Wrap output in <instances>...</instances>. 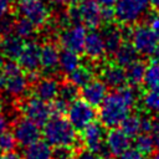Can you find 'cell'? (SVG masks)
<instances>
[{
	"instance_id": "cell-1",
	"label": "cell",
	"mask_w": 159,
	"mask_h": 159,
	"mask_svg": "<svg viewBox=\"0 0 159 159\" xmlns=\"http://www.w3.org/2000/svg\"><path fill=\"white\" fill-rule=\"evenodd\" d=\"M138 94L133 86H123L108 93L99 106L98 117L104 128H116L130 114L137 103Z\"/></svg>"
},
{
	"instance_id": "cell-2",
	"label": "cell",
	"mask_w": 159,
	"mask_h": 159,
	"mask_svg": "<svg viewBox=\"0 0 159 159\" xmlns=\"http://www.w3.org/2000/svg\"><path fill=\"white\" fill-rule=\"evenodd\" d=\"M41 134L43 135L45 142L51 147H75V144L77 143L76 129L71 125L67 118L60 114H53L50 117V119L43 124Z\"/></svg>"
},
{
	"instance_id": "cell-3",
	"label": "cell",
	"mask_w": 159,
	"mask_h": 159,
	"mask_svg": "<svg viewBox=\"0 0 159 159\" xmlns=\"http://www.w3.org/2000/svg\"><path fill=\"white\" fill-rule=\"evenodd\" d=\"M0 70L5 78L2 89L12 98L24 97L29 88V77L19 63L12 60H7L6 62H2Z\"/></svg>"
},
{
	"instance_id": "cell-4",
	"label": "cell",
	"mask_w": 159,
	"mask_h": 159,
	"mask_svg": "<svg viewBox=\"0 0 159 159\" xmlns=\"http://www.w3.org/2000/svg\"><path fill=\"white\" fill-rule=\"evenodd\" d=\"M149 0H118L113 6L114 20L124 26L137 24L148 12Z\"/></svg>"
},
{
	"instance_id": "cell-5",
	"label": "cell",
	"mask_w": 159,
	"mask_h": 159,
	"mask_svg": "<svg viewBox=\"0 0 159 159\" xmlns=\"http://www.w3.org/2000/svg\"><path fill=\"white\" fill-rule=\"evenodd\" d=\"M16 11L36 27L46 26L51 17V9L45 0H17Z\"/></svg>"
},
{
	"instance_id": "cell-6",
	"label": "cell",
	"mask_w": 159,
	"mask_h": 159,
	"mask_svg": "<svg viewBox=\"0 0 159 159\" xmlns=\"http://www.w3.org/2000/svg\"><path fill=\"white\" fill-rule=\"evenodd\" d=\"M67 119L76 130H82L97 118V111L93 106L83 99H76L68 104L66 111Z\"/></svg>"
},
{
	"instance_id": "cell-7",
	"label": "cell",
	"mask_w": 159,
	"mask_h": 159,
	"mask_svg": "<svg viewBox=\"0 0 159 159\" xmlns=\"http://www.w3.org/2000/svg\"><path fill=\"white\" fill-rule=\"evenodd\" d=\"M20 111L22 116L37 125H43L52 116V109L48 102H45L35 96L24 98L20 103Z\"/></svg>"
},
{
	"instance_id": "cell-8",
	"label": "cell",
	"mask_w": 159,
	"mask_h": 159,
	"mask_svg": "<svg viewBox=\"0 0 159 159\" xmlns=\"http://www.w3.org/2000/svg\"><path fill=\"white\" fill-rule=\"evenodd\" d=\"M130 43L142 56H152L155 46L158 45V40L152 32V30L145 24L134 25L133 29L129 31Z\"/></svg>"
},
{
	"instance_id": "cell-9",
	"label": "cell",
	"mask_w": 159,
	"mask_h": 159,
	"mask_svg": "<svg viewBox=\"0 0 159 159\" xmlns=\"http://www.w3.org/2000/svg\"><path fill=\"white\" fill-rule=\"evenodd\" d=\"M12 135L16 140V144L20 147H27L41 138V129L40 125L34 123L32 120L22 117L15 119L12 124Z\"/></svg>"
},
{
	"instance_id": "cell-10",
	"label": "cell",
	"mask_w": 159,
	"mask_h": 159,
	"mask_svg": "<svg viewBox=\"0 0 159 159\" xmlns=\"http://www.w3.org/2000/svg\"><path fill=\"white\" fill-rule=\"evenodd\" d=\"M86 35H87V29L84 25L72 24L61 31L58 40L63 48L81 53L83 51Z\"/></svg>"
},
{
	"instance_id": "cell-11",
	"label": "cell",
	"mask_w": 159,
	"mask_h": 159,
	"mask_svg": "<svg viewBox=\"0 0 159 159\" xmlns=\"http://www.w3.org/2000/svg\"><path fill=\"white\" fill-rule=\"evenodd\" d=\"M81 132H82L81 140L86 149L92 150V152L97 153L98 155L101 153H103V150L106 149V147H104L106 130H104V125L102 123H98L94 120L91 124H88L87 127H84Z\"/></svg>"
},
{
	"instance_id": "cell-12",
	"label": "cell",
	"mask_w": 159,
	"mask_h": 159,
	"mask_svg": "<svg viewBox=\"0 0 159 159\" xmlns=\"http://www.w3.org/2000/svg\"><path fill=\"white\" fill-rule=\"evenodd\" d=\"M40 52L41 45L37 41L29 40L24 43L22 51L17 57V63L24 72L29 75H36L40 70Z\"/></svg>"
},
{
	"instance_id": "cell-13",
	"label": "cell",
	"mask_w": 159,
	"mask_h": 159,
	"mask_svg": "<svg viewBox=\"0 0 159 159\" xmlns=\"http://www.w3.org/2000/svg\"><path fill=\"white\" fill-rule=\"evenodd\" d=\"M76 5L82 25L91 30L102 25V7L94 0H83Z\"/></svg>"
},
{
	"instance_id": "cell-14",
	"label": "cell",
	"mask_w": 159,
	"mask_h": 159,
	"mask_svg": "<svg viewBox=\"0 0 159 159\" xmlns=\"http://www.w3.org/2000/svg\"><path fill=\"white\" fill-rule=\"evenodd\" d=\"M104 147L112 155L119 157L130 147V137L127 135L120 128H109L104 137Z\"/></svg>"
},
{
	"instance_id": "cell-15",
	"label": "cell",
	"mask_w": 159,
	"mask_h": 159,
	"mask_svg": "<svg viewBox=\"0 0 159 159\" xmlns=\"http://www.w3.org/2000/svg\"><path fill=\"white\" fill-rule=\"evenodd\" d=\"M82 99L93 106L94 108L99 107L108 94V87L102 80H91L88 83L81 87Z\"/></svg>"
},
{
	"instance_id": "cell-16",
	"label": "cell",
	"mask_w": 159,
	"mask_h": 159,
	"mask_svg": "<svg viewBox=\"0 0 159 159\" xmlns=\"http://www.w3.org/2000/svg\"><path fill=\"white\" fill-rule=\"evenodd\" d=\"M82 52H84L86 57L91 61H98L103 58L107 52H106V46H104L102 32L97 31L96 29L87 31Z\"/></svg>"
},
{
	"instance_id": "cell-17",
	"label": "cell",
	"mask_w": 159,
	"mask_h": 159,
	"mask_svg": "<svg viewBox=\"0 0 159 159\" xmlns=\"http://www.w3.org/2000/svg\"><path fill=\"white\" fill-rule=\"evenodd\" d=\"M60 50L52 42H46L41 46L40 52V68L46 76H53L58 71Z\"/></svg>"
},
{
	"instance_id": "cell-18",
	"label": "cell",
	"mask_w": 159,
	"mask_h": 159,
	"mask_svg": "<svg viewBox=\"0 0 159 159\" xmlns=\"http://www.w3.org/2000/svg\"><path fill=\"white\" fill-rule=\"evenodd\" d=\"M101 80L106 83L108 88L118 89L127 83L124 67L117 63H107L101 70Z\"/></svg>"
},
{
	"instance_id": "cell-19",
	"label": "cell",
	"mask_w": 159,
	"mask_h": 159,
	"mask_svg": "<svg viewBox=\"0 0 159 159\" xmlns=\"http://www.w3.org/2000/svg\"><path fill=\"white\" fill-rule=\"evenodd\" d=\"M58 87H60V83L53 76H45L35 81L32 92L35 97L45 102H51L57 97Z\"/></svg>"
},
{
	"instance_id": "cell-20",
	"label": "cell",
	"mask_w": 159,
	"mask_h": 159,
	"mask_svg": "<svg viewBox=\"0 0 159 159\" xmlns=\"http://www.w3.org/2000/svg\"><path fill=\"white\" fill-rule=\"evenodd\" d=\"M24 43H25L24 40L16 34H12V32L6 34L1 36V40H0V53L7 60L15 61L17 60V57L22 51Z\"/></svg>"
},
{
	"instance_id": "cell-21",
	"label": "cell",
	"mask_w": 159,
	"mask_h": 159,
	"mask_svg": "<svg viewBox=\"0 0 159 159\" xmlns=\"http://www.w3.org/2000/svg\"><path fill=\"white\" fill-rule=\"evenodd\" d=\"M102 36H103V41L106 46V52L109 55H113L124 41L123 31L119 27L113 26L111 24L106 25V27L102 31Z\"/></svg>"
},
{
	"instance_id": "cell-22",
	"label": "cell",
	"mask_w": 159,
	"mask_h": 159,
	"mask_svg": "<svg viewBox=\"0 0 159 159\" xmlns=\"http://www.w3.org/2000/svg\"><path fill=\"white\" fill-rule=\"evenodd\" d=\"M24 159H52V148L42 140H37L25 147L22 153Z\"/></svg>"
},
{
	"instance_id": "cell-23",
	"label": "cell",
	"mask_w": 159,
	"mask_h": 159,
	"mask_svg": "<svg viewBox=\"0 0 159 159\" xmlns=\"http://www.w3.org/2000/svg\"><path fill=\"white\" fill-rule=\"evenodd\" d=\"M81 65V57L78 52L66 50L63 48L60 51V57H58V70L65 73L70 75L72 71H75L78 66Z\"/></svg>"
},
{
	"instance_id": "cell-24",
	"label": "cell",
	"mask_w": 159,
	"mask_h": 159,
	"mask_svg": "<svg viewBox=\"0 0 159 159\" xmlns=\"http://www.w3.org/2000/svg\"><path fill=\"white\" fill-rule=\"evenodd\" d=\"M113 58H114V63L122 67H127L128 65L138 60V52L135 51V48L130 42L123 41V43L113 53Z\"/></svg>"
},
{
	"instance_id": "cell-25",
	"label": "cell",
	"mask_w": 159,
	"mask_h": 159,
	"mask_svg": "<svg viewBox=\"0 0 159 159\" xmlns=\"http://www.w3.org/2000/svg\"><path fill=\"white\" fill-rule=\"evenodd\" d=\"M145 63L143 61L135 60L134 62H132L130 65H128L127 67H124L125 70V77H127V82L135 87L143 83L144 80V73H145Z\"/></svg>"
},
{
	"instance_id": "cell-26",
	"label": "cell",
	"mask_w": 159,
	"mask_h": 159,
	"mask_svg": "<svg viewBox=\"0 0 159 159\" xmlns=\"http://www.w3.org/2000/svg\"><path fill=\"white\" fill-rule=\"evenodd\" d=\"M93 76H94V72L91 66L80 65L75 71H72L68 75V81H71L77 87H82L86 83H88L91 80H93Z\"/></svg>"
},
{
	"instance_id": "cell-27",
	"label": "cell",
	"mask_w": 159,
	"mask_h": 159,
	"mask_svg": "<svg viewBox=\"0 0 159 159\" xmlns=\"http://www.w3.org/2000/svg\"><path fill=\"white\" fill-rule=\"evenodd\" d=\"M143 107L154 114H159V87H149L142 97Z\"/></svg>"
},
{
	"instance_id": "cell-28",
	"label": "cell",
	"mask_w": 159,
	"mask_h": 159,
	"mask_svg": "<svg viewBox=\"0 0 159 159\" xmlns=\"http://www.w3.org/2000/svg\"><path fill=\"white\" fill-rule=\"evenodd\" d=\"M14 34L20 36L22 40H31L36 32V26L25 17H19L14 24Z\"/></svg>"
},
{
	"instance_id": "cell-29",
	"label": "cell",
	"mask_w": 159,
	"mask_h": 159,
	"mask_svg": "<svg viewBox=\"0 0 159 159\" xmlns=\"http://www.w3.org/2000/svg\"><path fill=\"white\" fill-rule=\"evenodd\" d=\"M80 96V91L78 87L76 84H73L71 81H66L62 82L58 87V94L57 98L62 99L63 102H66L67 104L72 103L73 101H76Z\"/></svg>"
},
{
	"instance_id": "cell-30",
	"label": "cell",
	"mask_w": 159,
	"mask_h": 159,
	"mask_svg": "<svg viewBox=\"0 0 159 159\" xmlns=\"http://www.w3.org/2000/svg\"><path fill=\"white\" fill-rule=\"evenodd\" d=\"M119 125H120V129L127 135L133 138V137H135V135H138L140 133V116H138V114H128L122 120V123Z\"/></svg>"
},
{
	"instance_id": "cell-31",
	"label": "cell",
	"mask_w": 159,
	"mask_h": 159,
	"mask_svg": "<svg viewBox=\"0 0 159 159\" xmlns=\"http://www.w3.org/2000/svg\"><path fill=\"white\" fill-rule=\"evenodd\" d=\"M134 148L138 149L144 155L152 154L153 150L155 149V143H154V139L150 135V133H139L138 135H135Z\"/></svg>"
},
{
	"instance_id": "cell-32",
	"label": "cell",
	"mask_w": 159,
	"mask_h": 159,
	"mask_svg": "<svg viewBox=\"0 0 159 159\" xmlns=\"http://www.w3.org/2000/svg\"><path fill=\"white\" fill-rule=\"evenodd\" d=\"M143 83L149 87H159V62H150L145 66V73Z\"/></svg>"
},
{
	"instance_id": "cell-33",
	"label": "cell",
	"mask_w": 159,
	"mask_h": 159,
	"mask_svg": "<svg viewBox=\"0 0 159 159\" xmlns=\"http://www.w3.org/2000/svg\"><path fill=\"white\" fill-rule=\"evenodd\" d=\"M15 147H16V140L11 132L5 130L4 133L0 134V152L1 153L11 152L15 149Z\"/></svg>"
},
{
	"instance_id": "cell-34",
	"label": "cell",
	"mask_w": 159,
	"mask_h": 159,
	"mask_svg": "<svg viewBox=\"0 0 159 159\" xmlns=\"http://www.w3.org/2000/svg\"><path fill=\"white\" fill-rule=\"evenodd\" d=\"M75 148L71 145H60L53 147L52 149V159H70L73 157Z\"/></svg>"
},
{
	"instance_id": "cell-35",
	"label": "cell",
	"mask_w": 159,
	"mask_h": 159,
	"mask_svg": "<svg viewBox=\"0 0 159 159\" xmlns=\"http://www.w3.org/2000/svg\"><path fill=\"white\" fill-rule=\"evenodd\" d=\"M15 20L16 19L14 16H11L10 14H7L4 17L0 19V37L4 36V35H6V34L12 32Z\"/></svg>"
},
{
	"instance_id": "cell-36",
	"label": "cell",
	"mask_w": 159,
	"mask_h": 159,
	"mask_svg": "<svg viewBox=\"0 0 159 159\" xmlns=\"http://www.w3.org/2000/svg\"><path fill=\"white\" fill-rule=\"evenodd\" d=\"M119 159H145V155L142 154L138 149L129 147L127 150H124L119 155Z\"/></svg>"
},
{
	"instance_id": "cell-37",
	"label": "cell",
	"mask_w": 159,
	"mask_h": 159,
	"mask_svg": "<svg viewBox=\"0 0 159 159\" xmlns=\"http://www.w3.org/2000/svg\"><path fill=\"white\" fill-rule=\"evenodd\" d=\"M148 27L159 41V14H152L148 19Z\"/></svg>"
},
{
	"instance_id": "cell-38",
	"label": "cell",
	"mask_w": 159,
	"mask_h": 159,
	"mask_svg": "<svg viewBox=\"0 0 159 159\" xmlns=\"http://www.w3.org/2000/svg\"><path fill=\"white\" fill-rule=\"evenodd\" d=\"M154 127V120L147 116L140 117V133H150Z\"/></svg>"
},
{
	"instance_id": "cell-39",
	"label": "cell",
	"mask_w": 159,
	"mask_h": 159,
	"mask_svg": "<svg viewBox=\"0 0 159 159\" xmlns=\"http://www.w3.org/2000/svg\"><path fill=\"white\" fill-rule=\"evenodd\" d=\"M114 21L113 7H102V24H112Z\"/></svg>"
},
{
	"instance_id": "cell-40",
	"label": "cell",
	"mask_w": 159,
	"mask_h": 159,
	"mask_svg": "<svg viewBox=\"0 0 159 159\" xmlns=\"http://www.w3.org/2000/svg\"><path fill=\"white\" fill-rule=\"evenodd\" d=\"M11 7H12L11 0H0V19L4 17L5 15L10 14Z\"/></svg>"
},
{
	"instance_id": "cell-41",
	"label": "cell",
	"mask_w": 159,
	"mask_h": 159,
	"mask_svg": "<svg viewBox=\"0 0 159 159\" xmlns=\"http://www.w3.org/2000/svg\"><path fill=\"white\" fill-rule=\"evenodd\" d=\"M76 159H99V158H98L97 153H94L92 150H88V149H84V150H82L77 154Z\"/></svg>"
},
{
	"instance_id": "cell-42",
	"label": "cell",
	"mask_w": 159,
	"mask_h": 159,
	"mask_svg": "<svg viewBox=\"0 0 159 159\" xmlns=\"http://www.w3.org/2000/svg\"><path fill=\"white\" fill-rule=\"evenodd\" d=\"M153 139L155 143V148L159 149V122H154V127H153Z\"/></svg>"
},
{
	"instance_id": "cell-43",
	"label": "cell",
	"mask_w": 159,
	"mask_h": 159,
	"mask_svg": "<svg viewBox=\"0 0 159 159\" xmlns=\"http://www.w3.org/2000/svg\"><path fill=\"white\" fill-rule=\"evenodd\" d=\"M1 159H24L22 155L17 152H7V153H4V157H1Z\"/></svg>"
},
{
	"instance_id": "cell-44",
	"label": "cell",
	"mask_w": 159,
	"mask_h": 159,
	"mask_svg": "<svg viewBox=\"0 0 159 159\" xmlns=\"http://www.w3.org/2000/svg\"><path fill=\"white\" fill-rule=\"evenodd\" d=\"M101 7H113L118 0H94Z\"/></svg>"
},
{
	"instance_id": "cell-45",
	"label": "cell",
	"mask_w": 159,
	"mask_h": 159,
	"mask_svg": "<svg viewBox=\"0 0 159 159\" xmlns=\"http://www.w3.org/2000/svg\"><path fill=\"white\" fill-rule=\"evenodd\" d=\"M7 127H9V120L7 118L0 113V134L4 133L5 130H7Z\"/></svg>"
},
{
	"instance_id": "cell-46",
	"label": "cell",
	"mask_w": 159,
	"mask_h": 159,
	"mask_svg": "<svg viewBox=\"0 0 159 159\" xmlns=\"http://www.w3.org/2000/svg\"><path fill=\"white\" fill-rule=\"evenodd\" d=\"M51 2L56 6H66L67 4H70V0H51Z\"/></svg>"
},
{
	"instance_id": "cell-47",
	"label": "cell",
	"mask_w": 159,
	"mask_h": 159,
	"mask_svg": "<svg viewBox=\"0 0 159 159\" xmlns=\"http://www.w3.org/2000/svg\"><path fill=\"white\" fill-rule=\"evenodd\" d=\"M152 56H153V61L159 62V42H158V45L155 46V48H154V51H153Z\"/></svg>"
},
{
	"instance_id": "cell-48",
	"label": "cell",
	"mask_w": 159,
	"mask_h": 159,
	"mask_svg": "<svg viewBox=\"0 0 159 159\" xmlns=\"http://www.w3.org/2000/svg\"><path fill=\"white\" fill-rule=\"evenodd\" d=\"M150 5L154 6V7H159V0H149Z\"/></svg>"
},
{
	"instance_id": "cell-49",
	"label": "cell",
	"mask_w": 159,
	"mask_h": 159,
	"mask_svg": "<svg viewBox=\"0 0 159 159\" xmlns=\"http://www.w3.org/2000/svg\"><path fill=\"white\" fill-rule=\"evenodd\" d=\"M2 109H4V102H2V98L0 97V113L2 112Z\"/></svg>"
},
{
	"instance_id": "cell-50",
	"label": "cell",
	"mask_w": 159,
	"mask_h": 159,
	"mask_svg": "<svg viewBox=\"0 0 159 159\" xmlns=\"http://www.w3.org/2000/svg\"><path fill=\"white\" fill-rule=\"evenodd\" d=\"M152 159H159V149H158V152L157 153H154L153 154V158Z\"/></svg>"
},
{
	"instance_id": "cell-51",
	"label": "cell",
	"mask_w": 159,
	"mask_h": 159,
	"mask_svg": "<svg viewBox=\"0 0 159 159\" xmlns=\"http://www.w3.org/2000/svg\"><path fill=\"white\" fill-rule=\"evenodd\" d=\"M81 1H83V0H70V2H71V4H75V5H76V4H80Z\"/></svg>"
},
{
	"instance_id": "cell-52",
	"label": "cell",
	"mask_w": 159,
	"mask_h": 159,
	"mask_svg": "<svg viewBox=\"0 0 159 159\" xmlns=\"http://www.w3.org/2000/svg\"><path fill=\"white\" fill-rule=\"evenodd\" d=\"M1 65H2V56H1V53H0V67H1Z\"/></svg>"
},
{
	"instance_id": "cell-53",
	"label": "cell",
	"mask_w": 159,
	"mask_h": 159,
	"mask_svg": "<svg viewBox=\"0 0 159 159\" xmlns=\"http://www.w3.org/2000/svg\"><path fill=\"white\" fill-rule=\"evenodd\" d=\"M102 159H113V158H111V157H103Z\"/></svg>"
},
{
	"instance_id": "cell-54",
	"label": "cell",
	"mask_w": 159,
	"mask_h": 159,
	"mask_svg": "<svg viewBox=\"0 0 159 159\" xmlns=\"http://www.w3.org/2000/svg\"><path fill=\"white\" fill-rule=\"evenodd\" d=\"M70 159H76V158H73V157H72V158H70Z\"/></svg>"
},
{
	"instance_id": "cell-55",
	"label": "cell",
	"mask_w": 159,
	"mask_h": 159,
	"mask_svg": "<svg viewBox=\"0 0 159 159\" xmlns=\"http://www.w3.org/2000/svg\"><path fill=\"white\" fill-rule=\"evenodd\" d=\"M0 159H1V157H0Z\"/></svg>"
},
{
	"instance_id": "cell-56",
	"label": "cell",
	"mask_w": 159,
	"mask_h": 159,
	"mask_svg": "<svg viewBox=\"0 0 159 159\" xmlns=\"http://www.w3.org/2000/svg\"><path fill=\"white\" fill-rule=\"evenodd\" d=\"M0 40H1V39H0Z\"/></svg>"
}]
</instances>
